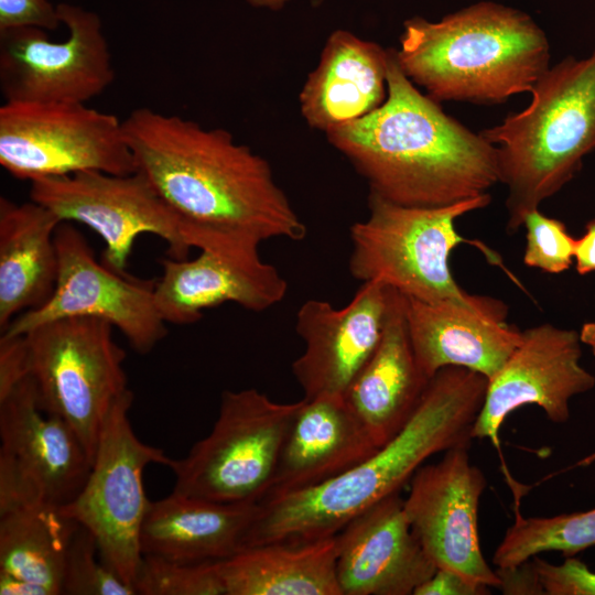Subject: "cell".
<instances>
[{"instance_id":"1","label":"cell","mask_w":595,"mask_h":595,"mask_svg":"<svg viewBox=\"0 0 595 595\" xmlns=\"http://www.w3.org/2000/svg\"><path fill=\"white\" fill-rule=\"evenodd\" d=\"M122 123L137 171L175 215L191 248L216 238L306 237L269 162L227 130L148 107Z\"/></svg>"},{"instance_id":"2","label":"cell","mask_w":595,"mask_h":595,"mask_svg":"<svg viewBox=\"0 0 595 595\" xmlns=\"http://www.w3.org/2000/svg\"><path fill=\"white\" fill-rule=\"evenodd\" d=\"M370 193L404 206L439 207L499 182L497 149L404 75L388 48L387 97L368 115L326 132Z\"/></svg>"},{"instance_id":"3","label":"cell","mask_w":595,"mask_h":595,"mask_svg":"<svg viewBox=\"0 0 595 595\" xmlns=\"http://www.w3.org/2000/svg\"><path fill=\"white\" fill-rule=\"evenodd\" d=\"M488 379L463 367L440 369L404 426L370 457L316 487L259 502L242 549L334 536L355 516L398 494L434 454L470 445Z\"/></svg>"},{"instance_id":"4","label":"cell","mask_w":595,"mask_h":595,"mask_svg":"<svg viewBox=\"0 0 595 595\" xmlns=\"http://www.w3.org/2000/svg\"><path fill=\"white\" fill-rule=\"evenodd\" d=\"M396 58L437 102L500 104L531 91L549 69L545 33L524 12L480 2L439 22H404Z\"/></svg>"},{"instance_id":"5","label":"cell","mask_w":595,"mask_h":595,"mask_svg":"<svg viewBox=\"0 0 595 595\" xmlns=\"http://www.w3.org/2000/svg\"><path fill=\"white\" fill-rule=\"evenodd\" d=\"M531 102L479 133L497 149L508 235L556 194L595 150V50L566 56L536 82Z\"/></svg>"},{"instance_id":"6","label":"cell","mask_w":595,"mask_h":595,"mask_svg":"<svg viewBox=\"0 0 595 595\" xmlns=\"http://www.w3.org/2000/svg\"><path fill=\"white\" fill-rule=\"evenodd\" d=\"M491 202L489 193L439 207L404 206L369 193V215L349 229V272L361 282L377 281L407 298L435 303L455 301L483 306L494 298L470 294L453 277L450 258L470 244L493 263L500 257L487 246L464 238L455 220Z\"/></svg>"},{"instance_id":"7","label":"cell","mask_w":595,"mask_h":595,"mask_svg":"<svg viewBox=\"0 0 595 595\" xmlns=\"http://www.w3.org/2000/svg\"><path fill=\"white\" fill-rule=\"evenodd\" d=\"M302 399L280 403L255 388L225 390L210 433L172 459L173 491L205 500L259 502Z\"/></svg>"},{"instance_id":"8","label":"cell","mask_w":595,"mask_h":595,"mask_svg":"<svg viewBox=\"0 0 595 595\" xmlns=\"http://www.w3.org/2000/svg\"><path fill=\"white\" fill-rule=\"evenodd\" d=\"M113 328L101 318L75 316L23 334L40 407L73 428L91 459L109 409L129 390L126 351Z\"/></svg>"},{"instance_id":"9","label":"cell","mask_w":595,"mask_h":595,"mask_svg":"<svg viewBox=\"0 0 595 595\" xmlns=\"http://www.w3.org/2000/svg\"><path fill=\"white\" fill-rule=\"evenodd\" d=\"M132 400L127 390L109 409L87 480L61 510L93 533L102 561L133 587L142 559L141 527L150 502L143 470L149 464L169 467L173 458L134 434L129 420Z\"/></svg>"},{"instance_id":"10","label":"cell","mask_w":595,"mask_h":595,"mask_svg":"<svg viewBox=\"0 0 595 595\" xmlns=\"http://www.w3.org/2000/svg\"><path fill=\"white\" fill-rule=\"evenodd\" d=\"M0 165L30 182L83 171H137L122 120L84 102L4 101Z\"/></svg>"},{"instance_id":"11","label":"cell","mask_w":595,"mask_h":595,"mask_svg":"<svg viewBox=\"0 0 595 595\" xmlns=\"http://www.w3.org/2000/svg\"><path fill=\"white\" fill-rule=\"evenodd\" d=\"M30 183L31 201L61 223L83 224L102 238L104 263L115 271L125 273L134 241L143 234L164 240L173 259H186L192 249L175 215L139 171H83Z\"/></svg>"},{"instance_id":"12","label":"cell","mask_w":595,"mask_h":595,"mask_svg":"<svg viewBox=\"0 0 595 595\" xmlns=\"http://www.w3.org/2000/svg\"><path fill=\"white\" fill-rule=\"evenodd\" d=\"M68 36L61 42L39 28L0 31V89L9 102H84L113 82L100 18L71 3L56 4Z\"/></svg>"},{"instance_id":"13","label":"cell","mask_w":595,"mask_h":595,"mask_svg":"<svg viewBox=\"0 0 595 595\" xmlns=\"http://www.w3.org/2000/svg\"><path fill=\"white\" fill-rule=\"evenodd\" d=\"M0 515L63 507L80 493L93 459L66 421L42 410L30 376L0 401Z\"/></svg>"},{"instance_id":"14","label":"cell","mask_w":595,"mask_h":595,"mask_svg":"<svg viewBox=\"0 0 595 595\" xmlns=\"http://www.w3.org/2000/svg\"><path fill=\"white\" fill-rule=\"evenodd\" d=\"M58 270L54 291L40 307L18 315L1 334L15 336L51 321L88 316L109 322L139 354L150 353L167 327L154 302L155 280H142L99 263L72 223L55 232Z\"/></svg>"},{"instance_id":"15","label":"cell","mask_w":595,"mask_h":595,"mask_svg":"<svg viewBox=\"0 0 595 595\" xmlns=\"http://www.w3.org/2000/svg\"><path fill=\"white\" fill-rule=\"evenodd\" d=\"M469 446L452 447L439 462L422 465L410 479L404 511L436 567L498 587V575L484 558L478 534V506L487 482L470 462Z\"/></svg>"},{"instance_id":"16","label":"cell","mask_w":595,"mask_h":595,"mask_svg":"<svg viewBox=\"0 0 595 595\" xmlns=\"http://www.w3.org/2000/svg\"><path fill=\"white\" fill-rule=\"evenodd\" d=\"M581 344L578 332L550 323L522 331L518 347L488 380L473 439L498 446L506 418L529 404L540 407L553 423H565L570 400L595 386V376L580 363Z\"/></svg>"},{"instance_id":"17","label":"cell","mask_w":595,"mask_h":595,"mask_svg":"<svg viewBox=\"0 0 595 595\" xmlns=\"http://www.w3.org/2000/svg\"><path fill=\"white\" fill-rule=\"evenodd\" d=\"M259 242L216 239L203 244L194 259H163L155 280L154 302L165 321L188 325L203 312L226 302L262 312L280 303L288 282L279 270L261 260Z\"/></svg>"},{"instance_id":"18","label":"cell","mask_w":595,"mask_h":595,"mask_svg":"<svg viewBox=\"0 0 595 595\" xmlns=\"http://www.w3.org/2000/svg\"><path fill=\"white\" fill-rule=\"evenodd\" d=\"M390 299L391 288L367 281L344 307L316 299L300 306L295 332L304 350L291 369L303 399L344 397L381 339Z\"/></svg>"},{"instance_id":"19","label":"cell","mask_w":595,"mask_h":595,"mask_svg":"<svg viewBox=\"0 0 595 595\" xmlns=\"http://www.w3.org/2000/svg\"><path fill=\"white\" fill-rule=\"evenodd\" d=\"M336 539L343 595H410L436 570L411 529L399 493L355 516Z\"/></svg>"},{"instance_id":"20","label":"cell","mask_w":595,"mask_h":595,"mask_svg":"<svg viewBox=\"0 0 595 595\" xmlns=\"http://www.w3.org/2000/svg\"><path fill=\"white\" fill-rule=\"evenodd\" d=\"M404 299L411 345L429 379L454 366L489 380L521 342L522 331L507 324L508 307L498 299L483 306Z\"/></svg>"},{"instance_id":"21","label":"cell","mask_w":595,"mask_h":595,"mask_svg":"<svg viewBox=\"0 0 595 595\" xmlns=\"http://www.w3.org/2000/svg\"><path fill=\"white\" fill-rule=\"evenodd\" d=\"M378 448L343 397L302 398L269 488L259 502L324 484Z\"/></svg>"},{"instance_id":"22","label":"cell","mask_w":595,"mask_h":595,"mask_svg":"<svg viewBox=\"0 0 595 595\" xmlns=\"http://www.w3.org/2000/svg\"><path fill=\"white\" fill-rule=\"evenodd\" d=\"M430 380L411 345L404 295L391 288L381 339L343 398L381 447L408 422Z\"/></svg>"},{"instance_id":"23","label":"cell","mask_w":595,"mask_h":595,"mask_svg":"<svg viewBox=\"0 0 595 595\" xmlns=\"http://www.w3.org/2000/svg\"><path fill=\"white\" fill-rule=\"evenodd\" d=\"M388 50L355 34L333 32L299 95L306 123L325 133L378 108L387 97Z\"/></svg>"},{"instance_id":"24","label":"cell","mask_w":595,"mask_h":595,"mask_svg":"<svg viewBox=\"0 0 595 595\" xmlns=\"http://www.w3.org/2000/svg\"><path fill=\"white\" fill-rule=\"evenodd\" d=\"M259 502H216L172 491L150 501L141 527L143 554L181 562L227 559L242 549Z\"/></svg>"},{"instance_id":"25","label":"cell","mask_w":595,"mask_h":595,"mask_svg":"<svg viewBox=\"0 0 595 595\" xmlns=\"http://www.w3.org/2000/svg\"><path fill=\"white\" fill-rule=\"evenodd\" d=\"M60 219L33 202L0 198V331L52 295L58 270Z\"/></svg>"},{"instance_id":"26","label":"cell","mask_w":595,"mask_h":595,"mask_svg":"<svg viewBox=\"0 0 595 595\" xmlns=\"http://www.w3.org/2000/svg\"><path fill=\"white\" fill-rule=\"evenodd\" d=\"M336 534L245 548L217 562L226 595H343Z\"/></svg>"},{"instance_id":"27","label":"cell","mask_w":595,"mask_h":595,"mask_svg":"<svg viewBox=\"0 0 595 595\" xmlns=\"http://www.w3.org/2000/svg\"><path fill=\"white\" fill-rule=\"evenodd\" d=\"M79 524L61 507L31 504L0 515V571L62 594L66 553Z\"/></svg>"},{"instance_id":"28","label":"cell","mask_w":595,"mask_h":595,"mask_svg":"<svg viewBox=\"0 0 595 595\" xmlns=\"http://www.w3.org/2000/svg\"><path fill=\"white\" fill-rule=\"evenodd\" d=\"M594 545L595 509L528 518L516 511L515 521L498 544L493 563L497 567H510L549 551L570 558Z\"/></svg>"},{"instance_id":"29","label":"cell","mask_w":595,"mask_h":595,"mask_svg":"<svg viewBox=\"0 0 595 595\" xmlns=\"http://www.w3.org/2000/svg\"><path fill=\"white\" fill-rule=\"evenodd\" d=\"M217 562H181L143 554L133 588L141 595H226Z\"/></svg>"},{"instance_id":"30","label":"cell","mask_w":595,"mask_h":595,"mask_svg":"<svg viewBox=\"0 0 595 595\" xmlns=\"http://www.w3.org/2000/svg\"><path fill=\"white\" fill-rule=\"evenodd\" d=\"M62 594L134 595L136 592L102 561L95 537L79 524L66 553Z\"/></svg>"},{"instance_id":"31","label":"cell","mask_w":595,"mask_h":595,"mask_svg":"<svg viewBox=\"0 0 595 595\" xmlns=\"http://www.w3.org/2000/svg\"><path fill=\"white\" fill-rule=\"evenodd\" d=\"M526 247L523 263L543 272L558 274L574 262L575 238L563 221L543 215L539 208L528 213L523 225Z\"/></svg>"},{"instance_id":"32","label":"cell","mask_w":595,"mask_h":595,"mask_svg":"<svg viewBox=\"0 0 595 595\" xmlns=\"http://www.w3.org/2000/svg\"><path fill=\"white\" fill-rule=\"evenodd\" d=\"M532 562L547 595H595V572L575 556L553 564L539 555Z\"/></svg>"},{"instance_id":"33","label":"cell","mask_w":595,"mask_h":595,"mask_svg":"<svg viewBox=\"0 0 595 595\" xmlns=\"http://www.w3.org/2000/svg\"><path fill=\"white\" fill-rule=\"evenodd\" d=\"M62 24L48 0H0V31L17 28L56 30Z\"/></svg>"},{"instance_id":"34","label":"cell","mask_w":595,"mask_h":595,"mask_svg":"<svg viewBox=\"0 0 595 595\" xmlns=\"http://www.w3.org/2000/svg\"><path fill=\"white\" fill-rule=\"evenodd\" d=\"M29 376V354L24 336L1 334L0 401Z\"/></svg>"},{"instance_id":"35","label":"cell","mask_w":595,"mask_h":595,"mask_svg":"<svg viewBox=\"0 0 595 595\" xmlns=\"http://www.w3.org/2000/svg\"><path fill=\"white\" fill-rule=\"evenodd\" d=\"M490 587L478 584L464 575L447 569L436 567L435 572L421 585L413 595H487Z\"/></svg>"},{"instance_id":"36","label":"cell","mask_w":595,"mask_h":595,"mask_svg":"<svg viewBox=\"0 0 595 595\" xmlns=\"http://www.w3.org/2000/svg\"><path fill=\"white\" fill-rule=\"evenodd\" d=\"M499 588L504 594H545L532 560L510 567H497Z\"/></svg>"},{"instance_id":"37","label":"cell","mask_w":595,"mask_h":595,"mask_svg":"<svg viewBox=\"0 0 595 595\" xmlns=\"http://www.w3.org/2000/svg\"><path fill=\"white\" fill-rule=\"evenodd\" d=\"M574 262L581 275L595 272V218L587 221L583 236L575 239Z\"/></svg>"},{"instance_id":"38","label":"cell","mask_w":595,"mask_h":595,"mask_svg":"<svg viewBox=\"0 0 595 595\" xmlns=\"http://www.w3.org/2000/svg\"><path fill=\"white\" fill-rule=\"evenodd\" d=\"M0 595H50L48 592L34 583L15 577L0 571Z\"/></svg>"},{"instance_id":"39","label":"cell","mask_w":595,"mask_h":595,"mask_svg":"<svg viewBox=\"0 0 595 595\" xmlns=\"http://www.w3.org/2000/svg\"><path fill=\"white\" fill-rule=\"evenodd\" d=\"M578 334L581 343L588 346L595 357V322L584 323Z\"/></svg>"},{"instance_id":"40","label":"cell","mask_w":595,"mask_h":595,"mask_svg":"<svg viewBox=\"0 0 595 595\" xmlns=\"http://www.w3.org/2000/svg\"><path fill=\"white\" fill-rule=\"evenodd\" d=\"M250 6L257 8H268L272 10L281 9L289 0H246Z\"/></svg>"}]
</instances>
